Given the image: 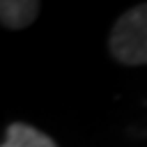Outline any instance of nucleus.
<instances>
[{"mask_svg": "<svg viewBox=\"0 0 147 147\" xmlns=\"http://www.w3.org/2000/svg\"><path fill=\"white\" fill-rule=\"evenodd\" d=\"M2 147H57L48 136H44L41 131L28 126V124H11L7 129L5 142Z\"/></svg>", "mask_w": 147, "mask_h": 147, "instance_id": "3", "label": "nucleus"}, {"mask_svg": "<svg viewBox=\"0 0 147 147\" xmlns=\"http://www.w3.org/2000/svg\"><path fill=\"white\" fill-rule=\"evenodd\" d=\"M110 51L124 64H147V2L117 18L110 34Z\"/></svg>", "mask_w": 147, "mask_h": 147, "instance_id": "1", "label": "nucleus"}, {"mask_svg": "<svg viewBox=\"0 0 147 147\" xmlns=\"http://www.w3.org/2000/svg\"><path fill=\"white\" fill-rule=\"evenodd\" d=\"M39 11V2L34 0H5L0 5V16H2V23L11 30H18V28H25L28 23L34 21Z\"/></svg>", "mask_w": 147, "mask_h": 147, "instance_id": "2", "label": "nucleus"}]
</instances>
